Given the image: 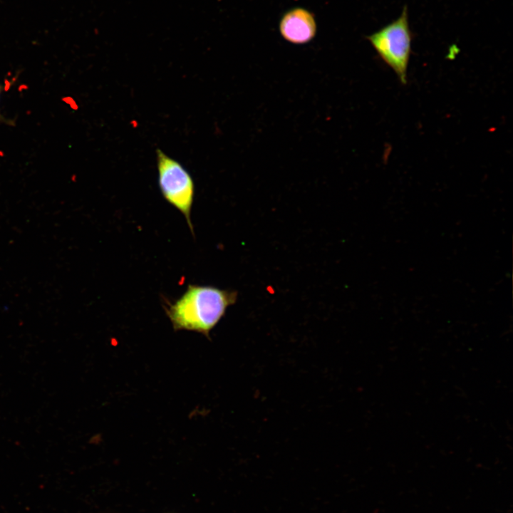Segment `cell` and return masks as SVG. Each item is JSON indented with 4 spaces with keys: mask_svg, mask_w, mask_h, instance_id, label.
Returning <instances> with one entry per match:
<instances>
[{
    "mask_svg": "<svg viewBox=\"0 0 513 513\" xmlns=\"http://www.w3.org/2000/svg\"><path fill=\"white\" fill-rule=\"evenodd\" d=\"M3 90H4V86L0 84V94H1V93L2 92ZM0 122L6 123H10V124H11V122H9V121L7 120L6 119H5V118H4V117L1 115V113H0Z\"/></svg>",
    "mask_w": 513,
    "mask_h": 513,
    "instance_id": "5",
    "label": "cell"
},
{
    "mask_svg": "<svg viewBox=\"0 0 513 513\" xmlns=\"http://www.w3.org/2000/svg\"><path fill=\"white\" fill-rule=\"evenodd\" d=\"M317 25L314 14L301 7L286 11L279 21V32L286 41L294 44L309 43L316 36Z\"/></svg>",
    "mask_w": 513,
    "mask_h": 513,
    "instance_id": "4",
    "label": "cell"
},
{
    "mask_svg": "<svg viewBox=\"0 0 513 513\" xmlns=\"http://www.w3.org/2000/svg\"><path fill=\"white\" fill-rule=\"evenodd\" d=\"M378 56L391 68L400 83H407L413 33L405 6L400 16L366 37Z\"/></svg>",
    "mask_w": 513,
    "mask_h": 513,
    "instance_id": "2",
    "label": "cell"
},
{
    "mask_svg": "<svg viewBox=\"0 0 513 513\" xmlns=\"http://www.w3.org/2000/svg\"><path fill=\"white\" fill-rule=\"evenodd\" d=\"M238 293L212 286L189 284L184 294L165 307L175 331H191L206 337L234 304Z\"/></svg>",
    "mask_w": 513,
    "mask_h": 513,
    "instance_id": "1",
    "label": "cell"
},
{
    "mask_svg": "<svg viewBox=\"0 0 513 513\" xmlns=\"http://www.w3.org/2000/svg\"><path fill=\"white\" fill-rule=\"evenodd\" d=\"M158 184L163 197L185 217L194 234L191 210L195 196L194 181L187 170L178 161L161 150H156Z\"/></svg>",
    "mask_w": 513,
    "mask_h": 513,
    "instance_id": "3",
    "label": "cell"
}]
</instances>
